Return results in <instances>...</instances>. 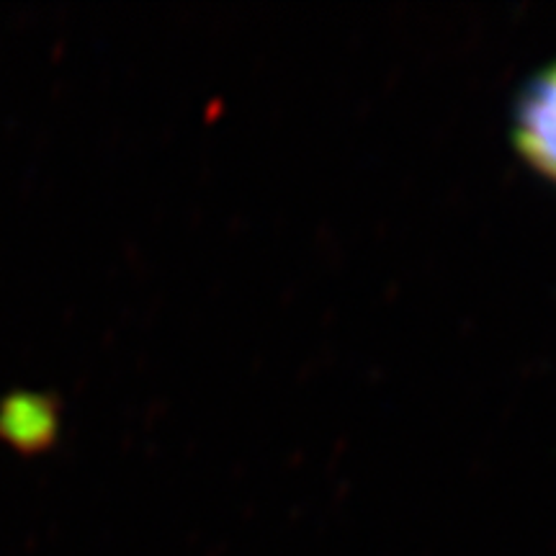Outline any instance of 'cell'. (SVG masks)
Wrapping results in <instances>:
<instances>
[{
    "label": "cell",
    "mask_w": 556,
    "mask_h": 556,
    "mask_svg": "<svg viewBox=\"0 0 556 556\" xmlns=\"http://www.w3.org/2000/svg\"><path fill=\"white\" fill-rule=\"evenodd\" d=\"M513 139L520 157L556 186V60L520 90Z\"/></svg>",
    "instance_id": "cell-1"
}]
</instances>
